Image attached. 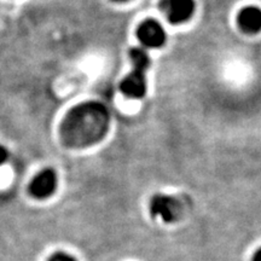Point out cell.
<instances>
[{
    "label": "cell",
    "mask_w": 261,
    "mask_h": 261,
    "mask_svg": "<svg viewBox=\"0 0 261 261\" xmlns=\"http://www.w3.org/2000/svg\"><path fill=\"white\" fill-rule=\"evenodd\" d=\"M114 2H119V3H123V2H128V0H114Z\"/></svg>",
    "instance_id": "8fae6325"
},
{
    "label": "cell",
    "mask_w": 261,
    "mask_h": 261,
    "mask_svg": "<svg viewBox=\"0 0 261 261\" xmlns=\"http://www.w3.org/2000/svg\"><path fill=\"white\" fill-rule=\"evenodd\" d=\"M241 31L247 34H256L261 31V9L257 6H246L237 16Z\"/></svg>",
    "instance_id": "52a82bcc"
},
{
    "label": "cell",
    "mask_w": 261,
    "mask_h": 261,
    "mask_svg": "<svg viewBox=\"0 0 261 261\" xmlns=\"http://www.w3.org/2000/svg\"><path fill=\"white\" fill-rule=\"evenodd\" d=\"M57 188V174L52 169H44L33 179L29 185V194L38 200L50 197Z\"/></svg>",
    "instance_id": "8992f818"
},
{
    "label": "cell",
    "mask_w": 261,
    "mask_h": 261,
    "mask_svg": "<svg viewBox=\"0 0 261 261\" xmlns=\"http://www.w3.org/2000/svg\"><path fill=\"white\" fill-rule=\"evenodd\" d=\"M9 159V152L4 146L0 145V166H3L6 162V160Z\"/></svg>",
    "instance_id": "9c48e42d"
},
{
    "label": "cell",
    "mask_w": 261,
    "mask_h": 261,
    "mask_svg": "<svg viewBox=\"0 0 261 261\" xmlns=\"http://www.w3.org/2000/svg\"><path fill=\"white\" fill-rule=\"evenodd\" d=\"M150 213L160 217L165 223H174L181 215V205L178 200L167 195H155L150 201Z\"/></svg>",
    "instance_id": "277c9868"
},
{
    "label": "cell",
    "mask_w": 261,
    "mask_h": 261,
    "mask_svg": "<svg viewBox=\"0 0 261 261\" xmlns=\"http://www.w3.org/2000/svg\"><path fill=\"white\" fill-rule=\"evenodd\" d=\"M109 112L103 104L86 102L74 107L62 121L60 135L65 146L86 148L100 142L108 133Z\"/></svg>",
    "instance_id": "6da1fadb"
},
{
    "label": "cell",
    "mask_w": 261,
    "mask_h": 261,
    "mask_svg": "<svg viewBox=\"0 0 261 261\" xmlns=\"http://www.w3.org/2000/svg\"><path fill=\"white\" fill-rule=\"evenodd\" d=\"M129 58L133 69L120 84V90L126 97L132 99H140L146 93L145 73L150 65L148 52L143 47H132L129 50Z\"/></svg>",
    "instance_id": "7a4b0ae2"
},
{
    "label": "cell",
    "mask_w": 261,
    "mask_h": 261,
    "mask_svg": "<svg viewBox=\"0 0 261 261\" xmlns=\"http://www.w3.org/2000/svg\"><path fill=\"white\" fill-rule=\"evenodd\" d=\"M252 261H261V248H259V249L254 253Z\"/></svg>",
    "instance_id": "30bf717a"
},
{
    "label": "cell",
    "mask_w": 261,
    "mask_h": 261,
    "mask_svg": "<svg viewBox=\"0 0 261 261\" xmlns=\"http://www.w3.org/2000/svg\"><path fill=\"white\" fill-rule=\"evenodd\" d=\"M137 38L144 47L159 48L165 45L167 35L160 22L149 18L139 24Z\"/></svg>",
    "instance_id": "5b68a950"
},
{
    "label": "cell",
    "mask_w": 261,
    "mask_h": 261,
    "mask_svg": "<svg viewBox=\"0 0 261 261\" xmlns=\"http://www.w3.org/2000/svg\"><path fill=\"white\" fill-rule=\"evenodd\" d=\"M47 261H77L74 256H71L70 254L63 253V252H57L48 257Z\"/></svg>",
    "instance_id": "ba28073f"
},
{
    "label": "cell",
    "mask_w": 261,
    "mask_h": 261,
    "mask_svg": "<svg viewBox=\"0 0 261 261\" xmlns=\"http://www.w3.org/2000/svg\"><path fill=\"white\" fill-rule=\"evenodd\" d=\"M195 0H161L160 10L169 23L181 24L188 22L195 14Z\"/></svg>",
    "instance_id": "3957f363"
}]
</instances>
